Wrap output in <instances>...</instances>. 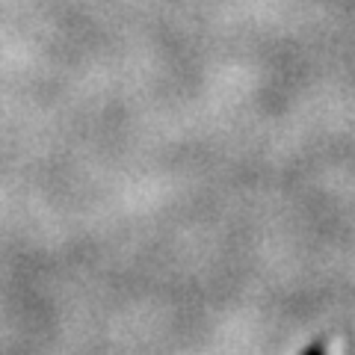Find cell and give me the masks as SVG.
<instances>
[{
    "label": "cell",
    "mask_w": 355,
    "mask_h": 355,
    "mask_svg": "<svg viewBox=\"0 0 355 355\" xmlns=\"http://www.w3.org/2000/svg\"><path fill=\"white\" fill-rule=\"evenodd\" d=\"M302 355H323V343H311Z\"/></svg>",
    "instance_id": "obj_1"
}]
</instances>
